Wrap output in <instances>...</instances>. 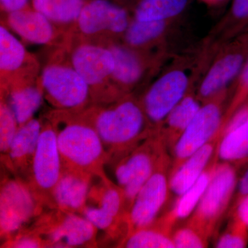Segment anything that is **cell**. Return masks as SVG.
Returning <instances> with one entry per match:
<instances>
[{
	"instance_id": "6da1fadb",
	"label": "cell",
	"mask_w": 248,
	"mask_h": 248,
	"mask_svg": "<svg viewBox=\"0 0 248 248\" xmlns=\"http://www.w3.org/2000/svg\"><path fill=\"white\" fill-rule=\"evenodd\" d=\"M93 126L108 154V163L112 164L120 161L156 133L141 104L132 99H124L115 107L102 111Z\"/></svg>"
},
{
	"instance_id": "7a4b0ae2",
	"label": "cell",
	"mask_w": 248,
	"mask_h": 248,
	"mask_svg": "<svg viewBox=\"0 0 248 248\" xmlns=\"http://www.w3.org/2000/svg\"><path fill=\"white\" fill-rule=\"evenodd\" d=\"M56 131L63 170L107 177L104 166L108 154L93 125L72 123Z\"/></svg>"
},
{
	"instance_id": "3957f363",
	"label": "cell",
	"mask_w": 248,
	"mask_h": 248,
	"mask_svg": "<svg viewBox=\"0 0 248 248\" xmlns=\"http://www.w3.org/2000/svg\"><path fill=\"white\" fill-rule=\"evenodd\" d=\"M237 184V166L218 162L206 190L186 223L209 240L216 236L225 215L230 211Z\"/></svg>"
},
{
	"instance_id": "277c9868",
	"label": "cell",
	"mask_w": 248,
	"mask_h": 248,
	"mask_svg": "<svg viewBox=\"0 0 248 248\" xmlns=\"http://www.w3.org/2000/svg\"><path fill=\"white\" fill-rule=\"evenodd\" d=\"M228 94L229 90H223L202 104L171 152L172 164L170 174L223 128Z\"/></svg>"
},
{
	"instance_id": "5b68a950",
	"label": "cell",
	"mask_w": 248,
	"mask_h": 248,
	"mask_svg": "<svg viewBox=\"0 0 248 248\" xmlns=\"http://www.w3.org/2000/svg\"><path fill=\"white\" fill-rule=\"evenodd\" d=\"M167 151H169L164 139L156 132L115 163L116 182L123 190L127 213L142 186L151 177L161 156Z\"/></svg>"
},
{
	"instance_id": "8992f818",
	"label": "cell",
	"mask_w": 248,
	"mask_h": 248,
	"mask_svg": "<svg viewBox=\"0 0 248 248\" xmlns=\"http://www.w3.org/2000/svg\"><path fill=\"white\" fill-rule=\"evenodd\" d=\"M79 214L52 209L38 217L33 231L43 238L48 248L93 247L97 228Z\"/></svg>"
},
{
	"instance_id": "52a82bcc",
	"label": "cell",
	"mask_w": 248,
	"mask_h": 248,
	"mask_svg": "<svg viewBox=\"0 0 248 248\" xmlns=\"http://www.w3.org/2000/svg\"><path fill=\"white\" fill-rule=\"evenodd\" d=\"M172 164V158L169 151L166 152L130 207L128 213V234L151 226L161 216L171 192L170 177Z\"/></svg>"
},
{
	"instance_id": "ba28073f",
	"label": "cell",
	"mask_w": 248,
	"mask_h": 248,
	"mask_svg": "<svg viewBox=\"0 0 248 248\" xmlns=\"http://www.w3.org/2000/svg\"><path fill=\"white\" fill-rule=\"evenodd\" d=\"M43 205L22 179L2 181L0 191V231L5 241L14 237L42 213Z\"/></svg>"
},
{
	"instance_id": "9c48e42d",
	"label": "cell",
	"mask_w": 248,
	"mask_h": 248,
	"mask_svg": "<svg viewBox=\"0 0 248 248\" xmlns=\"http://www.w3.org/2000/svg\"><path fill=\"white\" fill-rule=\"evenodd\" d=\"M81 215L97 230L112 234L120 232L124 239L128 234V213L123 190L108 177L101 178L97 186L92 185Z\"/></svg>"
},
{
	"instance_id": "30bf717a",
	"label": "cell",
	"mask_w": 248,
	"mask_h": 248,
	"mask_svg": "<svg viewBox=\"0 0 248 248\" xmlns=\"http://www.w3.org/2000/svg\"><path fill=\"white\" fill-rule=\"evenodd\" d=\"M248 60V27L218 48L197 91L202 103L228 89Z\"/></svg>"
},
{
	"instance_id": "8fae6325",
	"label": "cell",
	"mask_w": 248,
	"mask_h": 248,
	"mask_svg": "<svg viewBox=\"0 0 248 248\" xmlns=\"http://www.w3.org/2000/svg\"><path fill=\"white\" fill-rule=\"evenodd\" d=\"M62 170L56 130L42 127L27 182L43 206L54 208L53 191Z\"/></svg>"
},
{
	"instance_id": "7c38bea8",
	"label": "cell",
	"mask_w": 248,
	"mask_h": 248,
	"mask_svg": "<svg viewBox=\"0 0 248 248\" xmlns=\"http://www.w3.org/2000/svg\"><path fill=\"white\" fill-rule=\"evenodd\" d=\"M191 83V76L186 68L175 65L165 72L148 90L141 107L155 132H158L171 110L190 91Z\"/></svg>"
},
{
	"instance_id": "4fadbf2b",
	"label": "cell",
	"mask_w": 248,
	"mask_h": 248,
	"mask_svg": "<svg viewBox=\"0 0 248 248\" xmlns=\"http://www.w3.org/2000/svg\"><path fill=\"white\" fill-rule=\"evenodd\" d=\"M42 85L54 104L64 108L82 106L89 96V86L76 70L60 66L47 67Z\"/></svg>"
},
{
	"instance_id": "5bb4252c",
	"label": "cell",
	"mask_w": 248,
	"mask_h": 248,
	"mask_svg": "<svg viewBox=\"0 0 248 248\" xmlns=\"http://www.w3.org/2000/svg\"><path fill=\"white\" fill-rule=\"evenodd\" d=\"M78 19L81 31L90 35L104 30L122 33L130 24L126 10L107 0L89 1Z\"/></svg>"
},
{
	"instance_id": "9a60e30c",
	"label": "cell",
	"mask_w": 248,
	"mask_h": 248,
	"mask_svg": "<svg viewBox=\"0 0 248 248\" xmlns=\"http://www.w3.org/2000/svg\"><path fill=\"white\" fill-rule=\"evenodd\" d=\"M94 177L88 173L63 170L53 191L54 208L81 214L86 205Z\"/></svg>"
},
{
	"instance_id": "2e32d148",
	"label": "cell",
	"mask_w": 248,
	"mask_h": 248,
	"mask_svg": "<svg viewBox=\"0 0 248 248\" xmlns=\"http://www.w3.org/2000/svg\"><path fill=\"white\" fill-rule=\"evenodd\" d=\"M42 129L40 122L35 119L20 125L5 156L9 169L27 180Z\"/></svg>"
},
{
	"instance_id": "e0dca14e",
	"label": "cell",
	"mask_w": 248,
	"mask_h": 248,
	"mask_svg": "<svg viewBox=\"0 0 248 248\" xmlns=\"http://www.w3.org/2000/svg\"><path fill=\"white\" fill-rule=\"evenodd\" d=\"M222 134L223 128L170 174V187L174 195L177 197L183 195L197 182L213 159L221 141Z\"/></svg>"
},
{
	"instance_id": "ac0fdd59",
	"label": "cell",
	"mask_w": 248,
	"mask_h": 248,
	"mask_svg": "<svg viewBox=\"0 0 248 248\" xmlns=\"http://www.w3.org/2000/svg\"><path fill=\"white\" fill-rule=\"evenodd\" d=\"M74 69L89 85H95L112 75L115 60L110 50L94 46H83L73 55Z\"/></svg>"
},
{
	"instance_id": "d6986e66",
	"label": "cell",
	"mask_w": 248,
	"mask_h": 248,
	"mask_svg": "<svg viewBox=\"0 0 248 248\" xmlns=\"http://www.w3.org/2000/svg\"><path fill=\"white\" fill-rule=\"evenodd\" d=\"M192 90L171 110L158 130L170 153L203 104Z\"/></svg>"
},
{
	"instance_id": "ffe728a7",
	"label": "cell",
	"mask_w": 248,
	"mask_h": 248,
	"mask_svg": "<svg viewBox=\"0 0 248 248\" xmlns=\"http://www.w3.org/2000/svg\"><path fill=\"white\" fill-rule=\"evenodd\" d=\"M218 162L217 149L213 159L197 182L183 195L178 197L172 208L164 214L168 221L173 226L175 227L176 223L179 220L188 218L193 213L215 174Z\"/></svg>"
},
{
	"instance_id": "44dd1931",
	"label": "cell",
	"mask_w": 248,
	"mask_h": 248,
	"mask_svg": "<svg viewBox=\"0 0 248 248\" xmlns=\"http://www.w3.org/2000/svg\"><path fill=\"white\" fill-rule=\"evenodd\" d=\"M10 27L21 37L35 44H46L53 37V28L48 18L37 11L23 9L10 13Z\"/></svg>"
},
{
	"instance_id": "7402d4cb",
	"label": "cell",
	"mask_w": 248,
	"mask_h": 248,
	"mask_svg": "<svg viewBox=\"0 0 248 248\" xmlns=\"http://www.w3.org/2000/svg\"><path fill=\"white\" fill-rule=\"evenodd\" d=\"M174 228L161 215L151 226L137 230L127 235L120 248H174L172 232Z\"/></svg>"
},
{
	"instance_id": "603a6c76",
	"label": "cell",
	"mask_w": 248,
	"mask_h": 248,
	"mask_svg": "<svg viewBox=\"0 0 248 248\" xmlns=\"http://www.w3.org/2000/svg\"><path fill=\"white\" fill-rule=\"evenodd\" d=\"M177 21L143 22L134 19L125 32V40L130 46L142 48L166 40Z\"/></svg>"
},
{
	"instance_id": "cb8c5ba5",
	"label": "cell",
	"mask_w": 248,
	"mask_h": 248,
	"mask_svg": "<svg viewBox=\"0 0 248 248\" xmlns=\"http://www.w3.org/2000/svg\"><path fill=\"white\" fill-rule=\"evenodd\" d=\"M248 27V0H232L231 7L211 31L209 39L222 46Z\"/></svg>"
},
{
	"instance_id": "d4e9b609",
	"label": "cell",
	"mask_w": 248,
	"mask_h": 248,
	"mask_svg": "<svg viewBox=\"0 0 248 248\" xmlns=\"http://www.w3.org/2000/svg\"><path fill=\"white\" fill-rule=\"evenodd\" d=\"M190 0H138L134 7L135 19L143 22L177 21Z\"/></svg>"
},
{
	"instance_id": "484cf974",
	"label": "cell",
	"mask_w": 248,
	"mask_h": 248,
	"mask_svg": "<svg viewBox=\"0 0 248 248\" xmlns=\"http://www.w3.org/2000/svg\"><path fill=\"white\" fill-rule=\"evenodd\" d=\"M218 160L241 166L248 164V117L244 123L222 135Z\"/></svg>"
},
{
	"instance_id": "4316f807",
	"label": "cell",
	"mask_w": 248,
	"mask_h": 248,
	"mask_svg": "<svg viewBox=\"0 0 248 248\" xmlns=\"http://www.w3.org/2000/svg\"><path fill=\"white\" fill-rule=\"evenodd\" d=\"M115 60L112 76L119 83L130 87L141 79L144 71L141 58L131 49L115 46L110 48Z\"/></svg>"
},
{
	"instance_id": "83f0119b",
	"label": "cell",
	"mask_w": 248,
	"mask_h": 248,
	"mask_svg": "<svg viewBox=\"0 0 248 248\" xmlns=\"http://www.w3.org/2000/svg\"><path fill=\"white\" fill-rule=\"evenodd\" d=\"M34 9L54 22L67 23L78 19L83 0H32Z\"/></svg>"
},
{
	"instance_id": "f1b7e54d",
	"label": "cell",
	"mask_w": 248,
	"mask_h": 248,
	"mask_svg": "<svg viewBox=\"0 0 248 248\" xmlns=\"http://www.w3.org/2000/svg\"><path fill=\"white\" fill-rule=\"evenodd\" d=\"M42 103V93L37 88L30 86L12 93L9 105L19 126L32 119Z\"/></svg>"
},
{
	"instance_id": "f546056e",
	"label": "cell",
	"mask_w": 248,
	"mask_h": 248,
	"mask_svg": "<svg viewBox=\"0 0 248 248\" xmlns=\"http://www.w3.org/2000/svg\"><path fill=\"white\" fill-rule=\"evenodd\" d=\"M25 58L22 44L4 27H0V68L13 71L20 67Z\"/></svg>"
},
{
	"instance_id": "4dcf8cb0",
	"label": "cell",
	"mask_w": 248,
	"mask_h": 248,
	"mask_svg": "<svg viewBox=\"0 0 248 248\" xmlns=\"http://www.w3.org/2000/svg\"><path fill=\"white\" fill-rule=\"evenodd\" d=\"M231 221L226 231L218 238L215 247L218 248H243L248 244V228L244 222L231 215Z\"/></svg>"
},
{
	"instance_id": "1f68e13d",
	"label": "cell",
	"mask_w": 248,
	"mask_h": 248,
	"mask_svg": "<svg viewBox=\"0 0 248 248\" xmlns=\"http://www.w3.org/2000/svg\"><path fill=\"white\" fill-rule=\"evenodd\" d=\"M19 127L11 107L6 103L1 102L0 107V150L4 157L9 151L10 145Z\"/></svg>"
},
{
	"instance_id": "d6a6232c",
	"label": "cell",
	"mask_w": 248,
	"mask_h": 248,
	"mask_svg": "<svg viewBox=\"0 0 248 248\" xmlns=\"http://www.w3.org/2000/svg\"><path fill=\"white\" fill-rule=\"evenodd\" d=\"M248 102V60L236 78V84L231 100L227 105L223 125L225 126L240 108Z\"/></svg>"
},
{
	"instance_id": "836d02e7",
	"label": "cell",
	"mask_w": 248,
	"mask_h": 248,
	"mask_svg": "<svg viewBox=\"0 0 248 248\" xmlns=\"http://www.w3.org/2000/svg\"><path fill=\"white\" fill-rule=\"evenodd\" d=\"M172 236L174 247L177 248H207L210 241L200 231L187 223L176 229L174 228Z\"/></svg>"
},
{
	"instance_id": "e575fe53",
	"label": "cell",
	"mask_w": 248,
	"mask_h": 248,
	"mask_svg": "<svg viewBox=\"0 0 248 248\" xmlns=\"http://www.w3.org/2000/svg\"><path fill=\"white\" fill-rule=\"evenodd\" d=\"M229 212V215L237 217L248 228V195L234 202Z\"/></svg>"
},
{
	"instance_id": "d590c367",
	"label": "cell",
	"mask_w": 248,
	"mask_h": 248,
	"mask_svg": "<svg viewBox=\"0 0 248 248\" xmlns=\"http://www.w3.org/2000/svg\"><path fill=\"white\" fill-rule=\"evenodd\" d=\"M27 2L28 0H1L3 9L9 14L24 9Z\"/></svg>"
},
{
	"instance_id": "8d00e7d4",
	"label": "cell",
	"mask_w": 248,
	"mask_h": 248,
	"mask_svg": "<svg viewBox=\"0 0 248 248\" xmlns=\"http://www.w3.org/2000/svg\"><path fill=\"white\" fill-rule=\"evenodd\" d=\"M237 190V192H236L234 203L241 197L248 195V168L244 175L240 179L239 182H238L237 190Z\"/></svg>"
},
{
	"instance_id": "74e56055",
	"label": "cell",
	"mask_w": 248,
	"mask_h": 248,
	"mask_svg": "<svg viewBox=\"0 0 248 248\" xmlns=\"http://www.w3.org/2000/svg\"><path fill=\"white\" fill-rule=\"evenodd\" d=\"M202 2L204 3L208 6H218L224 4L228 0H200Z\"/></svg>"
},
{
	"instance_id": "f35d334b",
	"label": "cell",
	"mask_w": 248,
	"mask_h": 248,
	"mask_svg": "<svg viewBox=\"0 0 248 248\" xmlns=\"http://www.w3.org/2000/svg\"><path fill=\"white\" fill-rule=\"evenodd\" d=\"M89 1H96V0H89Z\"/></svg>"
}]
</instances>
